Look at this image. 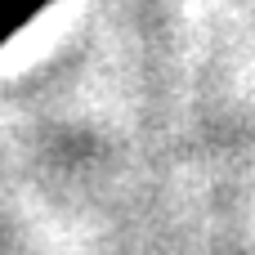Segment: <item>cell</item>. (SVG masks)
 <instances>
[{
  "instance_id": "obj_1",
  "label": "cell",
  "mask_w": 255,
  "mask_h": 255,
  "mask_svg": "<svg viewBox=\"0 0 255 255\" xmlns=\"http://www.w3.org/2000/svg\"><path fill=\"white\" fill-rule=\"evenodd\" d=\"M54 0H0V45L9 40V36H18L40 9H49Z\"/></svg>"
}]
</instances>
